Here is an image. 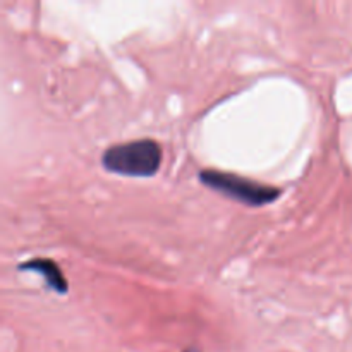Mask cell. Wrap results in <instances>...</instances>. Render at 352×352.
<instances>
[{
    "mask_svg": "<svg viewBox=\"0 0 352 352\" xmlns=\"http://www.w3.org/2000/svg\"><path fill=\"white\" fill-rule=\"evenodd\" d=\"M162 146L155 140L127 141L107 148L102 155V165L105 170L124 177L148 179L160 170Z\"/></svg>",
    "mask_w": 352,
    "mask_h": 352,
    "instance_id": "1",
    "label": "cell"
},
{
    "mask_svg": "<svg viewBox=\"0 0 352 352\" xmlns=\"http://www.w3.org/2000/svg\"><path fill=\"white\" fill-rule=\"evenodd\" d=\"M199 182L219 195L227 196V198L248 206L270 205L275 199L280 198L282 192L280 189L270 184L241 177L237 174H230V172L213 170V168H205L199 172Z\"/></svg>",
    "mask_w": 352,
    "mask_h": 352,
    "instance_id": "2",
    "label": "cell"
},
{
    "mask_svg": "<svg viewBox=\"0 0 352 352\" xmlns=\"http://www.w3.org/2000/svg\"><path fill=\"white\" fill-rule=\"evenodd\" d=\"M19 272H36L45 278V284L48 289L57 294H65L69 289L67 280H65L64 274H62L60 267L57 261L50 260V258H33L30 261H24L17 267Z\"/></svg>",
    "mask_w": 352,
    "mask_h": 352,
    "instance_id": "3",
    "label": "cell"
}]
</instances>
